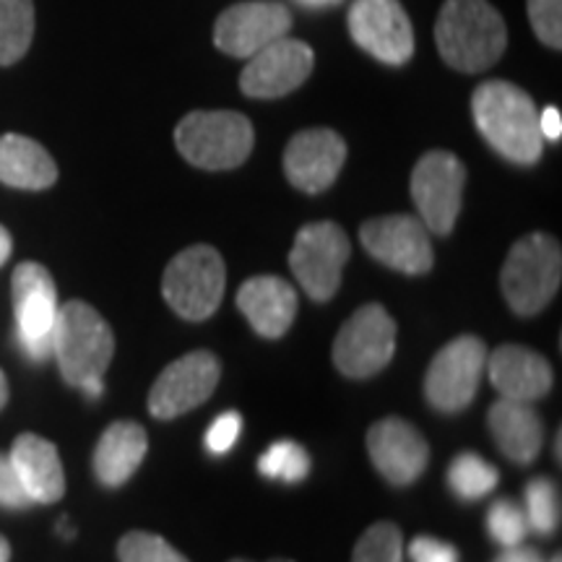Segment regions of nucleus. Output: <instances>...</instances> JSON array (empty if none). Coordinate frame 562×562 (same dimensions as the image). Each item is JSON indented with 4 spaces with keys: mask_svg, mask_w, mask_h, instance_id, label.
<instances>
[{
    "mask_svg": "<svg viewBox=\"0 0 562 562\" xmlns=\"http://www.w3.org/2000/svg\"><path fill=\"white\" fill-rule=\"evenodd\" d=\"M495 562H547L539 550L526 544H516V547H503V552L497 554Z\"/></svg>",
    "mask_w": 562,
    "mask_h": 562,
    "instance_id": "nucleus-37",
    "label": "nucleus"
},
{
    "mask_svg": "<svg viewBox=\"0 0 562 562\" xmlns=\"http://www.w3.org/2000/svg\"><path fill=\"white\" fill-rule=\"evenodd\" d=\"M351 562H404L402 529L391 521L372 524L357 542Z\"/></svg>",
    "mask_w": 562,
    "mask_h": 562,
    "instance_id": "nucleus-29",
    "label": "nucleus"
},
{
    "mask_svg": "<svg viewBox=\"0 0 562 562\" xmlns=\"http://www.w3.org/2000/svg\"><path fill=\"white\" fill-rule=\"evenodd\" d=\"M117 558L121 562H191L180 554L167 539L149 531L125 533L117 544Z\"/></svg>",
    "mask_w": 562,
    "mask_h": 562,
    "instance_id": "nucleus-30",
    "label": "nucleus"
},
{
    "mask_svg": "<svg viewBox=\"0 0 562 562\" xmlns=\"http://www.w3.org/2000/svg\"><path fill=\"white\" fill-rule=\"evenodd\" d=\"M115 357V336L110 323L81 300L60 305L53 328V360L63 381L97 402L104 393V372Z\"/></svg>",
    "mask_w": 562,
    "mask_h": 562,
    "instance_id": "nucleus-1",
    "label": "nucleus"
},
{
    "mask_svg": "<svg viewBox=\"0 0 562 562\" xmlns=\"http://www.w3.org/2000/svg\"><path fill=\"white\" fill-rule=\"evenodd\" d=\"M539 133L544 140H560L562 136V115L558 108H544L539 112Z\"/></svg>",
    "mask_w": 562,
    "mask_h": 562,
    "instance_id": "nucleus-36",
    "label": "nucleus"
},
{
    "mask_svg": "<svg viewBox=\"0 0 562 562\" xmlns=\"http://www.w3.org/2000/svg\"><path fill=\"white\" fill-rule=\"evenodd\" d=\"M16 344L30 362H47L53 357V328L58 318V290L53 273L42 263L24 261L11 277Z\"/></svg>",
    "mask_w": 562,
    "mask_h": 562,
    "instance_id": "nucleus-6",
    "label": "nucleus"
},
{
    "mask_svg": "<svg viewBox=\"0 0 562 562\" xmlns=\"http://www.w3.org/2000/svg\"><path fill=\"white\" fill-rule=\"evenodd\" d=\"M490 383L503 398L510 402H537L552 389V368L539 351H531L518 344H503L492 355H487Z\"/></svg>",
    "mask_w": 562,
    "mask_h": 562,
    "instance_id": "nucleus-19",
    "label": "nucleus"
},
{
    "mask_svg": "<svg viewBox=\"0 0 562 562\" xmlns=\"http://www.w3.org/2000/svg\"><path fill=\"white\" fill-rule=\"evenodd\" d=\"M440 58L461 74H482L503 58L508 26L490 0H446L435 21Z\"/></svg>",
    "mask_w": 562,
    "mask_h": 562,
    "instance_id": "nucleus-3",
    "label": "nucleus"
},
{
    "mask_svg": "<svg viewBox=\"0 0 562 562\" xmlns=\"http://www.w3.org/2000/svg\"><path fill=\"white\" fill-rule=\"evenodd\" d=\"M467 167L451 151H427L412 172V199L432 235H451L461 214Z\"/></svg>",
    "mask_w": 562,
    "mask_h": 562,
    "instance_id": "nucleus-9",
    "label": "nucleus"
},
{
    "mask_svg": "<svg viewBox=\"0 0 562 562\" xmlns=\"http://www.w3.org/2000/svg\"><path fill=\"white\" fill-rule=\"evenodd\" d=\"M305 9H331V5H339L341 0H297Z\"/></svg>",
    "mask_w": 562,
    "mask_h": 562,
    "instance_id": "nucleus-39",
    "label": "nucleus"
},
{
    "mask_svg": "<svg viewBox=\"0 0 562 562\" xmlns=\"http://www.w3.org/2000/svg\"><path fill=\"white\" fill-rule=\"evenodd\" d=\"M292 30V13L279 0H248L229 5L214 24L216 50L248 60Z\"/></svg>",
    "mask_w": 562,
    "mask_h": 562,
    "instance_id": "nucleus-15",
    "label": "nucleus"
},
{
    "mask_svg": "<svg viewBox=\"0 0 562 562\" xmlns=\"http://www.w3.org/2000/svg\"><path fill=\"white\" fill-rule=\"evenodd\" d=\"M222 364L211 351H191L161 370L149 391V414L175 419L201 406L216 391Z\"/></svg>",
    "mask_w": 562,
    "mask_h": 562,
    "instance_id": "nucleus-14",
    "label": "nucleus"
},
{
    "mask_svg": "<svg viewBox=\"0 0 562 562\" xmlns=\"http://www.w3.org/2000/svg\"><path fill=\"white\" fill-rule=\"evenodd\" d=\"M448 487L461 501H482L497 487V469L476 453H459L448 467Z\"/></svg>",
    "mask_w": 562,
    "mask_h": 562,
    "instance_id": "nucleus-26",
    "label": "nucleus"
},
{
    "mask_svg": "<svg viewBox=\"0 0 562 562\" xmlns=\"http://www.w3.org/2000/svg\"><path fill=\"white\" fill-rule=\"evenodd\" d=\"M149 451V435L136 422H112L94 448V474L104 487H123Z\"/></svg>",
    "mask_w": 562,
    "mask_h": 562,
    "instance_id": "nucleus-23",
    "label": "nucleus"
},
{
    "mask_svg": "<svg viewBox=\"0 0 562 562\" xmlns=\"http://www.w3.org/2000/svg\"><path fill=\"white\" fill-rule=\"evenodd\" d=\"M252 123L232 110H195L175 128V146L201 170H235L250 157Z\"/></svg>",
    "mask_w": 562,
    "mask_h": 562,
    "instance_id": "nucleus-5",
    "label": "nucleus"
},
{
    "mask_svg": "<svg viewBox=\"0 0 562 562\" xmlns=\"http://www.w3.org/2000/svg\"><path fill=\"white\" fill-rule=\"evenodd\" d=\"M484 368H487V347L480 336H459L446 344L425 375V398L432 409L453 414L474 402Z\"/></svg>",
    "mask_w": 562,
    "mask_h": 562,
    "instance_id": "nucleus-10",
    "label": "nucleus"
},
{
    "mask_svg": "<svg viewBox=\"0 0 562 562\" xmlns=\"http://www.w3.org/2000/svg\"><path fill=\"white\" fill-rule=\"evenodd\" d=\"M32 501L26 495V490L21 487L16 469H13L11 459L5 453H0V508L5 510H24L30 508Z\"/></svg>",
    "mask_w": 562,
    "mask_h": 562,
    "instance_id": "nucleus-34",
    "label": "nucleus"
},
{
    "mask_svg": "<svg viewBox=\"0 0 562 562\" xmlns=\"http://www.w3.org/2000/svg\"><path fill=\"white\" fill-rule=\"evenodd\" d=\"M227 284V271L220 250L193 245L178 252L161 279L167 305L186 321H206L220 311Z\"/></svg>",
    "mask_w": 562,
    "mask_h": 562,
    "instance_id": "nucleus-7",
    "label": "nucleus"
},
{
    "mask_svg": "<svg viewBox=\"0 0 562 562\" xmlns=\"http://www.w3.org/2000/svg\"><path fill=\"white\" fill-rule=\"evenodd\" d=\"M58 533H60L63 539H74L76 537V529H74V526H70V521H68L66 516H63L60 521H58Z\"/></svg>",
    "mask_w": 562,
    "mask_h": 562,
    "instance_id": "nucleus-40",
    "label": "nucleus"
},
{
    "mask_svg": "<svg viewBox=\"0 0 562 562\" xmlns=\"http://www.w3.org/2000/svg\"><path fill=\"white\" fill-rule=\"evenodd\" d=\"M487 533L501 547L524 544L529 533V521H526L524 505L513 501H495L487 510Z\"/></svg>",
    "mask_w": 562,
    "mask_h": 562,
    "instance_id": "nucleus-31",
    "label": "nucleus"
},
{
    "mask_svg": "<svg viewBox=\"0 0 562 562\" xmlns=\"http://www.w3.org/2000/svg\"><path fill=\"white\" fill-rule=\"evenodd\" d=\"M351 256L347 232L336 222L305 224L294 237L290 269L315 302H328L339 292L341 273Z\"/></svg>",
    "mask_w": 562,
    "mask_h": 562,
    "instance_id": "nucleus-8",
    "label": "nucleus"
},
{
    "mask_svg": "<svg viewBox=\"0 0 562 562\" xmlns=\"http://www.w3.org/2000/svg\"><path fill=\"white\" fill-rule=\"evenodd\" d=\"M524 513H526V521H529V531L542 533V537H550V533L558 531L560 526L558 484L547 480V476H537V480L526 484Z\"/></svg>",
    "mask_w": 562,
    "mask_h": 562,
    "instance_id": "nucleus-28",
    "label": "nucleus"
},
{
    "mask_svg": "<svg viewBox=\"0 0 562 562\" xmlns=\"http://www.w3.org/2000/svg\"><path fill=\"white\" fill-rule=\"evenodd\" d=\"M396 323L383 305H364L344 323L334 341V362L347 378H372L393 360Z\"/></svg>",
    "mask_w": 562,
    "mask_h": 562,
    "instance_id": "nucleus-11",
    "label": "nucleus"
},
{
    "mask_svg": "<svg viewBox=\"0 0 562 562\" xmlns=\"http://www.w3.org/2000/svg\"><path fill=\"white\" fill-rule=\"evenodd\" d=\"M315 53L305 42L279 37L250 55L240 74L243 94L252 100H277L292 94L313 74Z\"/></svg>",
    "mask_w": 562,
    "mask_h": 562,
    "instance_id": "nucleus-16",
    "label": "nucleus"
},
{
    "mask_svg": "<svg viewBox=\"0 0 562 562\" xmlns=\"http://www.w3.org/2000/svg\"><path fill=\"white\" fill-rule=\"evenodd\" d=\"M5 402H9V381H5L3 370H0V409H3Z\"/></svg>",
    "mask_w": 562,
    "mask_h": 562,
    "instance_id": "nucleus-41",
    "label": "nucleus"
},
{
    "mask_svg": "<svg viewBox=\"0 0 562 562\" xmlns=\"http://www.w3.org/2000/svg\"><path fill=\"white\" fill-rule=\"evenodd\" d=\"M9 459L32 505L58 503L66 495V472L55 442L24 432L13 440Z\"/></svg>",
    "mask_w": 562,
    "mask_h": 562,
    "instance_id": "nucleus-21",
    "label": "nucleus"
},
{
    "mask_svg": "<svg viewBox=\"0 0 562 562\" xmlns=\"http://www.w3.org/2000/svg\"><path fill=\"white\" fill-rule=\"evenodd\" d=\"M360 240L375 261H381L393 271L419 277V273L432 269L430 232H427L419 216H375V220L364 222L360 227Z\"/></svg>",
    "mask_w": 562,
    "mask_h": 562,
    "instance_id": "nucleus-13",
    "label": "nucleus"
},
{
    "mask_svg": "<svg viewBox=\"0 0 562 562\" xmlns=\"http://www.w3.org/2000/svg\"><path fill=\"white\" fill-rule=\"evenodd\" d=\"M347 144L331 128H307L292 136L284 151L286 180L302 193H323L339 178Z\"/></svg>",
    "mask_w": 562,
    "mask_h": 562,
    "instance_id": "nucleus-17",
    "label": "nucleus"
},
{
    "mask_svg": "<svg viewBox=\"0 0 562 562\" xmlns=\"http://www.w3.org/2000/svg\"><path fill=\"white\" fill-rule=\"evenodd\" d=\"M550 562H562V558H560V554H554V558H552Z\"/></svg>",
    "mask_w": 562,
    "mask_h": 562,
    "instance_id": "nucleus-44",
    "label": "nucleus"
},
{
    "mask_svg": "<svg viewBox=\"0 0 562 562\" xmlns=\"http://www.w3.org/2000/svg\"><path fill=\"white\" fill-rule=\"evenodd\" d=\"M34 37V0H0V66L24 58Z\"/></svg>",
    "mask_w": 562,
    "mask_h": 562,
    "instance_id": "nucleus-25",
    "label": "nucleus"
},
{
    "mask_svg": "<svg viewBox=\"0 0 562 562\" xmlns=\"http://www.w3.org/2000/svg\"><path fill=\"white\" fill-rule=\"evenodd\" d=\"M58 180V165L45 146L21 133L0 136V182L16 191H45Z\"/></svg>",
    "mask_w": 562,
    "mask_h": 562,
    "instance_id": "nucleus-24",
    "label": "nucleus"
},
{
    "mask_svg": "<svg viewBox=\"0 0 562 562\" xmlns=\"http://www.w3.org/2000/svg\"><path fill=\"white\" fill-rule=\"evenodd\" d=\"M237 307L248 318L252 331L261 334L263 339H279L290 331L297 315V292L286 279L263 273L240 286Z\"/></svg>",
    "mask_w": 562,
    "mask_h": 562,
    "instance_id": "nucleus-20",
    "label": "nucleus"
},
{
    "mask_svg": "<svg viewBox=\"0 0 562 562\" xmlns=\"http://www.w3.org/2000/svg\"><path fill=\"white\" fill-rule=\"evenodd\" d=\"M368 451L375 469L396 487L417 482L430 461V446L412 422L385 417L370 427Z\"/></svg>",
    "mask_w": 562,
    "mask_h": 562,
    "instance_id": "nucleus-18",
    "label": "nucleus"
},
{
    "mask_svg": "<svg viewBox=\"0 0 562 562\" xmlns=\"http://www.w3.org/2000/svg\"><path fill=\"white\" fill-rule=\"evenodd\" d=\"M229 562H248V560H229ZM269 562H292V560H269Z\"/></svg>",
    "mask_w": 562,
    "mask_h": 562,
    "instance_id": "nucleus-43",
    "label": "nucleus"
},
{
    "mask_svg": "<svg viewBox=\"0 0 562 562\" xmlns=\"http://www.w3.org/2000/svg\"><path fill=\"white\" fill-rule=\"evenodd\" d=\"M11 250H13V240H11V232L0 224V266L11 258Z\"/></svg>",
    "mask_w": 562,
    "mask_h": 562,
    "instance_id": "nucleus-38",
    "label": "nucleus"
},
{
    "mask_svg": "<svg viewBox=\"0 0 562 562\" xmlns=\"http://www.w3.org/2000/svg\"><path fill=\"white\" fill-rule=\"evenodd\" d=\"M562 250L544 232H531L513 245L505 258L501 284L513 313L531 318L542 313L560 290Z\"/></svg>",
    "mask_w": 562,
    "mask_h": 562,
    "instance_id": "nucleus-4",
    "label": "nucleus"
},
{
    "mask_svg": "<svg viewBox=\"0 0 562 562\" xmlns=\"http://www.w3.org/2000/svg\"><path fill=\"white\" fill-rule=\"evenodd\" d=\"M258 472L266 480L297 484L311 472V456L294 440H277L258 459Z\"/></svg>",
    "mask_w": 562,
    "mask_h": 562,
    "instance_id": "nucleus-27",
    "label": "nucleus"
},
{
    "mask_svg": "<svg viewBox=\"0 0 562 562\" xmlns=\"http://www.w3.org/2000/svg\"><path fill=\"white\" fill-rule=\"evenodd\" d=\"M0 562H11V544L5 537H0Z\"/></svg>",
    "mask_w": 562,
    "mask_h": 562,
    "instance_id": "nucleus-42",
    "label": "nucleus"
},
{
    "mask_svg": "<svg viewBox=\"0 0 562 562\" xmlns=\"http://www.w3.org/2000/svg\"><path fill=\"white\" fill-rule=\"evenodd\" d=\"M474 123L484 140L513 165H537L544 138L539 133V110L529 91L510 81H484L472 97Z\"/></svg>",
    "mask_w": 562,
    "mask_h": 562,
    "instance_id": "nucleus-2",
    "label": "nucleus"
},
{
    "mask_svg": "<svg viewBox=\"0 0 562 562\" xmlns=\"http://www.w3.org/2000/svg\"><path fill=\"white\" fill-rule=\"evenodd\" d=\"M243 432V417L237 412H224L211 422L206 430V451L214 456H224L235 448L237 438Z\"/></svg>",
    "mask_w": 562,
    "mask_h": 562,
    "instance_id": "nucleus-33",
    "label": "nucleus"
},
{
    "mask_svg": "<svg viewBox=\"0 0 562 562\" xmlns=\"http://www.w3.org/2000/svg\"><path fill=\"white\" fill-rule=\"evenodd\" d=\"M349 34L357 47L385 66H404L414 55L412 19L398 0H355Z\"/></svg>",
    "mask_w": 562,
    "mask_h": 562,
    "instance_id": "nucleus-12",
    "label": "nucleus"
},
{
    "mask_svg": "<svg viewBox=\"0 0 562 562\" xmlns=\"http://www.w3.org/2000/svg\"><path fill=\"white\" fill-rule=\"evenodd\" d=\"M412 562H459V550L435 537H417L409 544Z\"/></svg>",
    "mask_w": 562,
    "mask_h": 562,
    "instance_id": "nucleus-35",
    "label": "nucleus"
},
{
    "mask_svg": "<svg viewBox=\"0 0 562 562\" xmlns=\"http://www.w3.org/2000/svg\"><path fill=\"white\" fill-rule=\"evenodd\" d=\"M531 30L552 50L562 47V0H526Z\"/></svg>",
    "mask_w": 562,
    "mask_h": 562,
    "instance_id": "nucleus-32",
    "label": "nucleus"
},
{
    "mask_svg": "<svg viewBox=\"0 0 562 562\" xmlns=\"http://www.w3.org/2000/svg\"><path fill=\"white\" fill-rule=\"evenodd\" d=\"M487 425L497 448L513 463H531L544 446V425L537 409L526 402L501 398L487 414Z\"/></svg>",
    "mask_w": 562,
    "mask_h": 562,
    "instance_id": "nucleus-22",
    "label": "nucleus"
}]
</instances>
